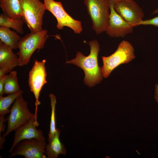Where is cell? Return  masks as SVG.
<instances>
[{
	"label": "cell",
	"mask_w": 158,
	"mask_h": 158,
	"mask_svg": "<svg viewBox=\"0 0 158 158\" xmlns=\"http://www.w3.org/2000/svg\"><path fill=\"white\" fill-rule=\"evenodd\" d=\"M88 44L90 47L89 55L85 56L82 53L77 51L75 58L66 63H71L77 66L84 71L85 77L84 82L90 87L99 84L102 79V68L99 66L98 56L99 51V44L97 40L90 41Z\"/></svg>",
	"instance_id": "cell-1"
},
{
	"label": "cell",
	"mask_w": 158,
	"mask_h": 158,
	"mask_svg": "<svg viewBox=\"0 0 158 158\" xmlns=\"http://www.w3.org/2000/svg\"><path fill=\"white\" fill-rule=\"evenodd\" d=\"M46 29L37 32H31L24 36L18 42L19 51L16 54L18 56V66H23L29 63L34 52H38L44 47L49 36Z\"/></svg>",
	"instance_id": "cell-2"
},
{
	"label": "cell",
	"mask_w": 158,
	"mask_h": 158,
	"mask_svg": "<svg viewBox=\"0 0 158 158\" xmlns=\"http://www.w3.org/2000/svg\"><path fill=\"white\" fill-rule=\"evenodd\" d=\"M110 0H84L92 21V28L97 35L106 32L110 13Z\"/></svg>",
	"instance_id": "cell-3"
},
{
	"label": "cell",
	"mask_w": 158,
	"mask_h": 158,
	"mask_svg": "<svg viewBox=\"0 0 158 158\" xmlns=\"http://www.w3.org/2000/svg\"><path fill=\"white\" fill-rule=\"evenodd\" d=\"M22 18L31 32L42 31L43 17L46 10L40 0H18Z\"/></svg>",
	"instance_id": "cell-4"
},
{
	"label": "cell",
	"mask_w": 158,
	"mask_h": 158,
	"mask_svg": "<svg viewBox=\"0 0 158 158\" xmlns=\"http://www.w3.org/2000/svg\"><path fill=\"white\" fill-rule=\"evenodd\" d=\"M135 58L134 49L128 41L123 40L119 44L116 51L110 56H103L102 68L103 77H108L112 71L122 64L128 63Z\"/></svg>",
	"instance_id": "cell-5"
},
{
	"label": "cell",
	"mask_w": 158,
	"mask_h": 158,
	"mask_svg": "<svg viewBox=\"0 0 158 158\" xmlns=\"http://www.w3.org/2000/svg\"><path fill=\"white\" fill-rule=\"evenodd\" d=\"M28 104L22 95L16 98L10 109V114L7 118V129L2 137H6L12 131H15L32 118H35V113L29 110Z\"/></svg>",
	"instance_id": "cell-6"
},
{
	"label": "cell",
	"mask_w": 158,
	"mask_h": 158,
	"mask_svg": "<svg viewBox=\"0 0 158 158\" xmlns=\"http://www.w3.org/2000/svg\"><path fill=\"white\" fill-rule=\"evenodd\" d=\"M46 62L45 59L41 61L35 60L33 66L29 72V86L35 99V123L37 127L39 124L37 120V114L38 106L41 103L39 99L40 93L43 86L47 83L46 80L47 74L45 66Z\"/></svg>",
	"instance_id": "cell-7"
},
{
	"label": "cell",
	"mask_w": 158,
	"mask_h": 158,
	"mask_svg": "<svg viewBox=\"0 0 158 158\" xmlns=\"http://www.w3.org/2000/svg\"><path fill=\"white\" fill-rule=\"evenodd\" d=\"M46 10L50 12L57 21L56 27L62 30L66 26L71 29L76 34H80L83 28L81 21L74 19L64 9L61 2L54 0H43Z\"/></svg>",
	"instance_id": "cell-8"
},
{
	"label": "cell",
	"mask_w": 158,
	"mask_h": 158,
	"mask_svg": "<svg viewBox=\"0 0 158 158\" xmlns=\"http://www.w3.org/2000/svg\"><path fill=\"white\" fill-rule=\"evenodd\" d=\"M45 141L35 138L23 140L17 144L10 157L22 155L25 158H46Z\"/></svg>",
	"instance_id": "cell-9"
},
{
	"label": "cell",
	"mask_w": 158,
	"mask_h": 158,
	"mask_svg": "<svg viewBox=\"0 0 158 158\" xmlns=\"http://www.w3.org/2000/svg\"><path fill=\"white\" fill-rule=\"evenodd\" d=\"M116 12L133 27L142 20L144 13L142 9L134 0H121L114 2Z\"/></svg>",
	"instance_id": "cell-10"
},
{
	"label": "cell",
	"mask_w": 158,
	"mask_h": 158,
	"mask_svg": "<svg viewBox=\"0 0 158 158\" xmlns=\"http://www.w3.org/2000/svg\"><path fill=\"white\" fill-rule=\"evenodd\" d=\"M109 23L106 31L111 37H123L132 33L133 27L127 23L116 12L114 2L110 1Z\"/></svg>",
	"instance_id": "cell-11"
},
{
	"label": "cell",
	"mask_w": 158,
	"mask_h": 158,
	"mask_svg": "<svg viewBox=\"0 0 158 158\" xmlns=\"http://www.w3.org/2000/svg\"><path fill=\"white\" fill-rule=\"evenodd\" d=\"M36 127L35 118H34L15 131L14 140L9 151L10 154L17 144L23 140L35 138L45 141L42 132L37 129Z\"/></svg>",
	"instance_id": "cell-12"
},
{
	"label": "cell",
	"mask_w": 158,
	"mask_h": 158,
	"mask_svg": "<svg viewBox=\"0 0 158 158\" xmlns=\"http://www.w3.org/2000/svg\"><path fill=\"white\" fill-rule=\"evenodd\" d=\"M12 49L0 41V77L10 72L18 66V56Z\"/></svg>",
	"instance_id": "cell-13"
},
{
	"label": "cell",
	"mask_w": 158,
	"mask_h": 158,
	"mask_svg": "<svg viewBox=\"0 0 158 158\" xmlns=\"http://www.w3.org/2000/svg\"><path fill=\"white\" fill-rule=\"evenodd\" d=\"M60 133V130L57 129L54 136L48 140V143L45 146L47 158H57L59 154H66V150L65 147L59 139Z\"/></svg>",
	"instance_id": "cell-14"
},
{
	"label": "cell",
	"mask_w": 158,
	"mask_h": 158,
	"mask_svg": "<svg viewBox=\"0 0 158 158\" xmlns=\"http://www.w3.org/2000/svg\"><path fill=\"white\" fill-rule=\"evenodd\" d=\"M23 91L20 90L16 92L8 94L6 97L0 96V132L4 131L5 130L4 123L6 120L4 116L10 112L9 109L11 105L16 98L22 95Z\"/></svg>",
	"instance_id": "cell-15"
},
{
	"label": "cell",
	"mask_w": 158,
	"mask_h": 158,
	"mask_svg": "<svg viewBox=\"0 0 158 158\" xmlns=\"http://www.w3.org/2000/svg\"><path fill=\"white\" fill-rule=\"evenodd\" d=\"M0 39L1 41L12 50L18 48V44L21 39L20 36L9 28L0 26Z\"/></svg>",
	"instance_id": "cell-16"
},
{
	"label": "cell",
	"mask_w": 158,
	"mask_h": 158,
	"mask_svg": "<svg viewBox=\"0 0 158 158\" xmlns=\"http://www.w3.org/2000/svg\"><path fill=\"white\" fill-rule=\"evenodd\" d=\"M0 6L4 13L10 18L22 17L18 0H0Z\"/></svg>",
	"instance_id": "cell-17"
},
{
	"label": "cell",
	"mask_w": 158,
	"mask_h": 158,
	"mask_svg": "<svg viewBox=\"0 0 158 158\" xmlns=\"http://www.w3.org/2000/svg\"><path fill=\"white\" fill-rule=\"evenodd\" d=\"M24 22L22 17L12 18L4 13L0 15V26L11 28L20 34L23 33Z\"/></svg>",
	"instance_id": "cell-18"
},
{
	"label": "cell",
	"mask_w": 158,
	"mask_h": 158,
	"mask_svg": "<svg viewBox=\"0 0 158 158\" xmlns=\"http://www.w3.org/2000/svg\"><path fill=\"white\" fill-rule=\"evenodd\" d=\"M16 71L11 72L5 79L3 86V93L10 94L20 90Z\"/></svg>",
	"instance_id": "cell-19"
},
{
	"label": "cell",
	"mask_w": 158,
	"mask_h": 158,
	"mask_svg": "<svg viewBox=\"0 0 158 158\" xmlns=\"http://www.w3.org/2000/svg\"><path fill=\"white\" fill-rule=\"evenodd\" d=\"M50 99L51 113L50 118V129L48 134V139L51 138L54 135L56 131V126L55 108L56 103V98L53 94L49 95Z\"/></svg>",
	"instance_id": "cell-20"
},
{
	"label": "cell",
	"mask_w": 158,
	"mask_h": 158,
	"mask_svg": "<svg viewBox=\"0 0 158 158\" xmlns=\"http://www.w3.org/2000/svg\"><path fill=\"white\" fill-rule=\"evenodd\" d=\"M141 25H152L158 27V16L149 20H142L138 24L137 26Z\"/></svg>",
	"instance_id": "cell-21"
},
{
	"label": "cell",
	"mask_w": 158,
	"mask_h": 158,
	"mask_svg": "<svg viewBox=\"0 0 158 158\" xmlns=\"http://www.w3.org/2000/svg\"><path fill=\"white\" fill-rule=\"evenodd\" d=\"M8 75H5L0 77V96H2L3 93V89L4 82L7 77Z\"/></svg>",
	"instance_id": "cell-22"
},
{
	"label": "cell",
	"mask_w": 158,
	"mask_h": 158,
	"mask_svg": "<svg viewBox=\"0 0 158 158\" xmlns=\"http://www.w3.org/2000/svg\"><path fill=\"white\" fill-rule=\"evenodd\" d=\"M154 98L157 102L158 103V85L156 84L155 85Z\"/></svg>",
	"instance_id": "cell-23"
},
{
	"label": "cell",
	"mask_w": 158,
	"mask_h": 158,
	"mask_svg": "<svg viewBox=\"0 0 158 158\" xmlns=\"http://www.w3.org/2000/svg\"><path fill=\"white\" fill-rule=\"evenodd\" d=\"M158 13V8L157 9L152 13V14H155Z\"/></svg>",
	"instance_id": "cell-24"
},
{
	"label": "cell",
	"mask_w": 158,
	"mask_h": 158,
	"mask_svg": "<svg viewBox=\"0 0 158 158\" xmlns=\"http://www.w3.org/2000/svg\"><path fill=\"white\" fill-rule=\"evenodd\" d=\"M110 1H113L114 2H116V1H120V0H110Z\"/></svg>",
	"instance_id": "cell-25"
}]
</instances>
